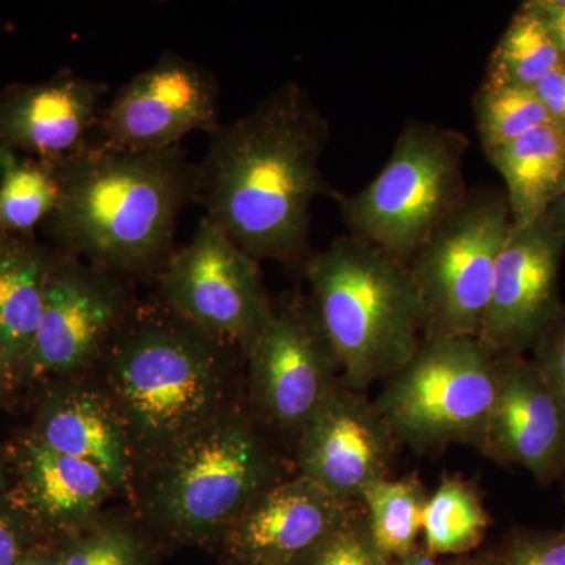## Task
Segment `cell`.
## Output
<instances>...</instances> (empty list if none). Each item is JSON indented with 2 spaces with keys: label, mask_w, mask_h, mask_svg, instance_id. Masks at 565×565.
<instances>
[{
  "label": "cell",
  "mask_w": 565,
  "mask_h": 565,
  "mask_svg": "<svg viewBox=\"0 0 565 565\" xmlns=\"http://www.w3.org/2000/svg\"><path fill=\"white\" fill-rule=\"evenodd\" d=\"M330 125L302 85L286 81L211 134L195 166V203L256 262L310 258L311 207L334 199L321 159Z\"/></svg>",
  "instance_id": "1"
},
{
  "label": "cell",
  "mask_w": 565,
  "mask_h": 565,
  "mask_svg": "<svg viewBox=\"0 0 565 565\" xmlns=\"http://www.w3.org/2000/svg\"><path fill=\"white\" fill-rule=\"evenodd\" d=\"M58 202L44 228L54 248L115 275L161 273L181 211L195 202L182 147L121 151L88 145L55 163Z\"/></svg>",
  "instance_id": "2"
},
{
  "label": "cell",
  "mask_w": 565,
  "mask_h": 565,
  "mask_svg": "<svg viewBox=\"0 0 565 565\" xmlns=\"http://www.w3.org/2000/svg\"><path fill=\"white\" fill-rule=\"evenodd\" d=\"M234 349L169 308L125 319L103 353L104 393L131 452L159 460L228 411Z\"/></svg>",
  "instance_id": "3"
},
{
  "label": "cell",
  "mask_w": 565,
  "mask_h": 565,
  "mask_svg": "<svg viewBox=\"0 0 565 565\" xmlns=\"http://www.w3.org/2000/svg\"><path fill=\"white\" fill-rule=\"evenodd\" d=\"M305 274L344 385L364 393L411 360L423 340V307L405 264L348 234L310 255Z\"/></svg>",
  "instance_id": "4"
},
{
  "label": "cell",
  "mask_w": 565,
  "mask_h": 565,
  "mask_svg": "<svg viewBox=\"0 0 565 565\" xmlns=\"http://www.w3.org/2000/svg\"><path fill=\"white\" fill-rule=\"evenodd\" d=\"M278 462L250 416L228 408L156 463L147 511L182 541L223 535L267 487Z\"/></svg>",
  "instance_id": "5"
},
{
  "label": "cell",
  "mask_w": 565,
  "mask_h": 565,
  "mask_svg": "<svg viewBox=\"0 0 565 565\" xmlns=\"http://www.w3.org/2000/svg\"><path fill=\"white\" fill-rule=\"evenodd\" d=\"M468 147L455 129L408 122L381 173L362 191L333 199L352 236L407 266L467 196Z\"/></svg>",
  "instance_id": "6"
},
{
  "label": "cell",
  "mask_w": 565,
  "mask_h": 565,
  "mask_svg": "<svg viewBox=\"0 0 565 565\" xmlns=\"http://www.w3.org/2000/svg\"><path fill=\"white\" fill-rule=\"evenodd\" d=\"M494 390L497 359L478 338H423L373 403L399 445L481 449Z\"/></svg>",
  "instance_id": "7"
},
{
  "label": "cell",
  "mask_w": 565,
  "mask_h": 565,
  "mask_svg": "<svg viewBox=\"0 0 565 565\" xmlns=\"http://www.w3.org/2000/svg\"><path fill=\"white\" fill-rule=\"evenodd\" d=\"M512 232L508 196L468 191L407 264L423 307V338L478 337L498 258Z\"/></svg>",
  "instance_id": "8"
},
{
  "label": "cell",
  "mask_w": 565,
  "mask_h": 565,
  "mask_svg": "<svg viewBox=\"0 0 565 565\" xmlns=\"http://www.w3.org/2000/svg\"><path fill=\"white\" fill-rule=\"evenodd\" d=\"M166 308L244 353L273 315L259 263L206 217L159 273Z\"/></svg>",
  "instance_id": "9"
},
{
  "label": "cell",
  "mask_w": 565,
  "mask_h": 565,
  "mask_svg": "<svg viewBox=\"0 0 565 565\" xmlns=\"http://www.w3.org/2000/svg\"><path fill=\"white\" fill-rule=\"evenodd\" d=\"M245 359L259 411L277 429L296 437L343 384L337 353L308 297L291 296L274 305Z\"/></svg>",
  "instance_id": "10"
},
{
  "label": "cell",
  "mask_w": 565,
  "mask_h": 565,
  "mask_svg": "<svg viewBox=\"0 0 565 565\" xmlns=\"http://www.w3.org/2000/svg\"><path fill=\"white\" fill-rule=\"evenodd\" d=\"M221 85L212 71L174 52L131 77L106 104L90 145L121 151L181 147L193 132L214 134Z\"/></svg>",
  "instance_id": "11"
},
{
  "label": "cell",
  "mask_w": 565,
  "mask_h": 565,
  "mask_svg": "<svg viewBox=\"0 0 565 565\" xmlns=\"http://www.w3.org/2000/svg\"><path fill=\"white\" fill-rule=\"evenodd\" d=\"M128 316L117 275L55 248L25 370L63 375L88 366L103 355Z\"/></svg>",
  "instance_id": "12"
},
{
  "label": "cell",
  "mask_w": 565,
  "mask_h": 565,
  "mask_svg": "<svg viewBox=\"0 0 565 565\" xmlns=\"http://www.w3.org/2000/svg\"><path fill=\"white\" fill-rule=\"evenodd\" d=\"M565 236L544 217L512 228L500 258L478 341L494 359L525 355L563 313L559 270Z\"/></svg>",
  "instance_id": "13"
},
{
  "label": "cell",
  "mask_w": 565,
  "mask_h": 565,
  "mask_svg": "<svg viewBox=\"0 0 565 565\" xmlns=\"http://www.w3.org/2000/svg\"><path fill=\"white\" fill-rule=\"evenodd\" d=\"M397 445L373 401L343 382L297 437V467L334 497L360 503L390 478Z\"/></svg>",
  "instance_id": "14"
},
{
  "label": "cell",
  "mask_w": 565,
  "mask_h": 565,
  "mask_svg": "<svg viewBox=\"0 0 565 565\" xmlns=\"http://www.w3.org/2000/svg\"><path fill=\"white\" fill-rule=\"evenodd\" d=\"M360 503L341 500L302 475L259 493L223 533L232 563L299 565Z\"/></svg>",
  "instance_id": "15"
},
{
  "label": "cell",
  "mask_w": 565,
  "mask_h": 565,
  "mask_svg": "<svg viewBox=\"0 0 565 565\" xmlns=\"http://www.w3.org/2000/svg\"><path fill=\"white\" fill-rule=\"evenodd\" d=\"M542 486L565 475V405L525 355L497 359V390L481 449Z\"/></svg>",
  "instance_id": "16"
},
{
  "label": "cell",
  "mask_w": 565,
  "mask_h": 565,
  "mask_svg": "<svg viewBox=\"0 0 565 565\" xmlns=\"http://www.w3.org/2000/svg\"><path fill=\"white\" fill-rule=\"evenodd\" d=\"M107 84L61 71L0 93V152L55 163L90 145Z\"/></svg>",
  "instance_id": "17"
},
{
  "label": "cell",
  "mask_w": 565,
  "mask_h": 565,
  "mask_svg": "<svg viewBox=\"0 0 565 565\" xmlns=\"http://www.w3.org/2000/svg\"><path fill=\"white\" fill-rule=\"evenodd\" d=\"M35 438L58 455L95 465L115 490L129 484L131 448L106 393L76 386L54 394L41 412Z\"/></svg>",
  "instance_id": "18"
},
{
  "label": "cell",
  "mask_w": 565,
  "mask_h": 565,
  "mask_svg": "<svg viewBox=\"0 0 565 565\" xmlns=\"http://www.w3.org/2000/svg\"><path fill=\"white\" fill-rule=\"evenodd\" d=\"M21 476L33 511L61 530H87L115 490L95 465L58 455L35 437L22 449Z\"/></svg>",
  "instance_id": "19"
},
{
  "label": "cell",
  "mask_w": 565,
  "mask_h": 565,
  "mask_svg": "<svg viewBox=\"0 0 565 565\" xmlns=\"http://www.w3.org/2000/svg\"><path fill=\"white\" fill-rule=\"evenodd\" d=\"M54 253L32 234L0 232V352L7 371L29 362Z\"/></svg>",
  "instance_id": "20"
},
{
  "label": "cell",
  "mask_w": 565,
  "mask_h": 565,
  "mask_svg": "<svg viewBox=\"0 0 565 565\" xmlns=\"http://www.w3.org/2000/svg\"><path fill=\"white\" fill-rule=\"evenodd\" d=\"M505 184L512 228L537 222L565 192V128L550 122L487 154Z\"/></svg>",
  "instance_id": "21"
},
{
  "label": "cell",
  "mask_w": 565,
  "mask_h": 565,
  "mask_svg": "<svg viewBox=\"0 0 565 565\" xmlns=\"http://www.w3.org/2000/svg\"><path fill=\"white\" fill-rule=\"evenodd\" d=\"M489 526L478 490L459 476H446L424 505L423 546L435 557L467 556L482 544Z\"/></svg>",
  "instance_id": "22"
},
{
  "label": "cell",
  "mask_w": 565,
  "mask_h": 565,
  "mask_svg": "<svg viewBox=\"0 0 565 565\" xmlns=\"http://www.w3.org/2000/svg\"><path fill=\"white\" fill-rule=\"evenodd\" d=\"M427 494L414 476L375 482L360 498L371 541L393 564L418 546Z\"/></svg>",
  "instance_id": "23"
},
{
  "label": "cell",
  "mask_w": 565,
  "mask_h": 565,
  "mask_svg": "<svg viewBox=\"0 0 565 565\" xmlns=\"http://www.w3.org/2000/svg\"><path fill=\"white\" fill-rule=\"evenodd\" d=\"M563 62L544 22L522 3L490 55L486 82L534 88Z\"/></svg>",
  "instance_id": "24"
},
{
  "label": "cell",
  "mask_w": 565,
  "mask_h": 565,
  "mask_svg": "<svg viewBox=\"0 0 565 565\" xmlns=\"http://www.w3.org/2000/svg\"><path fill=\"white\" fill-rule=\"evenodd\" d=\"M57 202L58 182L50 163L0 152V232L29 236Z\"/></svg>",
  "instance_id": "25"
},
{
  "label": "cell",
  "mask_w": 565,
  "mask_h": 565,
  "mask_svg": "<svg viewBox=\"0 0 565 565\" xmlns=\"http://www.w3.org/2000/svg\"><path fill=\"white\" fill-rule=\"evenodd\" d=\"M475 114L486 154L553 122L534 88L486 81L476 93Z\"/></svg>",
  "instance_id": "26"
},
{
  "label": "cell",
  "mask_w": 565,
  "mask_h": 565,
  "mask_svg": "<svg viewBox=\"0 0 565 565\" xmlns=\"http://www.w3.org/2000/svg\"><path fill=\"white\" fill-rule=\"evenodd\" d=\"M55 565H148L147 550L128 527L103 525L74 539Z\"/></svg>",
  "instance_id": "27"
},
{
  "label": "cell",
  "mask_w": 565,
  "mask_h": 565,
  "mask_svg": "<svg viewBox=\"0 0 565 565\" xmlns=\"http://www.w3.org/2000/svg\"><path fill=\"white\" fill-rule=\"evenodd\" d=\"M299 565H392L375 548L362 504Z\"/></svg>",
  "instance_id": "28"
},
{
  "label": "cell",
  "mask_w": 565,
  "mask_h": 565,
  "mask_svg": "<svg viewBox=\"0 0 565 565\" xmlns=\"http://www.w3.org/2000/svg\"><path fill=\"white\" fill-rule=\"evenodd\" d=\"M498 557L501 565H565V530L519 531Z\"/></svg>",
  "instance_id": "29"
},
{
  "label": "cell",
  "mask_w": 565,
  "mask_h": 565,
  "mask_svg": "<svg viewBox=\"0 0 565 565\" xmlns=\"http://www.w3.org/2000/svg\"><path fill=\"white\" fill-rule=\"evenodd\" d=\"M533 362L565 405V308L535 341Z\"/></svg>",
  "instance_id": "30"
},
{
  "label": "cell",
  "mask_w": 565,
  "mask_h": 565,
  "mask_svg": "<svg viewBox=\"0 0 565 565\" xmlns=\"http://www.w3.org/2000/svg\"><path fill=\"white\" fill-rule=\"evenodd\" d=\"M553 122L565 128V61L534 87Z\"/></svg>",
  "instance_id": "31"
},
{
  "label": "cell",
  "mask_w": 565,
  "mask_h": 565,
  "mask_svg": "<svg viewBox=\"0 0 565 565\" xmlns=\"http://www.w3.org/2000/svg\"><path fill=\"white\" fill-rule=\"evenodd\" d=\"M525 6L544 22L565 61V0H530Z\"/></svg>",
  "instance_id": "32"
},
{
  "label": "cell",
  "mask_w": 565,
  "mask_h": 565,
  "mask_svg": "<svg viewBox=\"0 0 565 565\" xmlns=\"http://www.w3.org/2000/svg\"><path fill=\"white\" fill-rule=\"evenodd\" d=\"M24 555L20 527L9 512L0 509V565H20Z\"/></svg>",
  "instance_id": "33"
},
{
  "label": "cell",
  "mask_w": 565,
  "mask_h": 565,
  "mask_svg": "<svg viewBox=\"0 0 565 565\" xmlns=\"http://www.w3.org/2000/svg\"><path fill=\"white\" fill-rule=\"evenodd\" d=\"M542 217L550 223L555 232L565 236V192L556 200Z\"/></svg>",
  "instance_id": "34"
},
{
  "label": "cell",
  "mask_w": 565,
  "mask_h": 565,
  "mask_svg": "<svg viewBox=\"0 0 565 565\" xmlns=\"http://www.w3.org/2000/svg\"><path fill=\"white\" fill-rule=\"evenodd\" d=\"M392 565H445L437 561V557L430 555L424 546H416L414 552L408 553L401 559L394 561Z\"/></svg>",
  "instance_id": "35"
},
{
  "label": "cell",
  "mask_w": 565,
  "mask_h": 565,
  "mask_svg": "<svg viewBox=\"0 0 565 565\" xmlns=\"http://www.w3.org/2000/svg\"><path fill=\"white\" fill-rule=\"evenodd\" d=\"M445 565H501L500 557L494 553H482L476 556H460L459 559Z\"/></svg>",
  "instance_id": "36"
},
{
  "label": "cell",
  "mask_w": 565,
  "mask_h": 565,
  "mask_svg": "<svg viewBox=\"0 0 565 565\" xmlns=\"http://www.w3.org/2000/svg\"><path fill=\"white\" fill-rule=\"evenodd\" d=\"M20 565H55V559L40 555V553H25Z\"/></svg>",
  "instance_id": "37"
},
{
  "label": "cell",
  "mask_w": 565,
  "mask_h": 565,
  "mask_svg": "<svg viewBox=\"0 0 565 565\" xmlns=\"http://www.w3.org/2000/svg\"><path fill=\"white\" fill-rule=\"evenodd\" d=\"M7 373L6 360H3L2 352H0V384H2L3 375Z\"/></svg>",
  "instance_id": "38"
},
{
  "label": "cell",
  "mask_w": 565,
  "mask_h": 565,
  "mask_svg": "<svg viewBox=\"0 0 565 565\" xmlns=\"http://www.w3.org/2000/svg\"><path fill=\"white\" fill-rule=\"evenodd\" d=\"M3 487V470H2V463H0V489Z\"/></svg>",
  "instance_id": "39"
},
{
  "label": "cell",
  "mask_w": 565,
  "mask_h": 565,
  "mask_svg": "<svg viewBox=\"0 0 565 565\" xmlns=\"http://www.w3.org/2000/svg\"><path fill=\"white\" fill-rule=\"evenodd\" d=\"M564 492H565V475H564Z\"/></svg>",
  "instance_id": "40"
},
{
  "label": "cell",
  "mask_w": 565,
  "mask_h": 565,
  "mask_svg": "<svg viewBox=\"0 0 565 565\" xmlns=\"http://www.w3.org/2000/svg\"><path fill=\"white\" fill-rule=\"evenodd\" d=\"M232 565H241V564H237V563H232Z\"/></svg>",
  "instance_id": "41"
},
{
  "label": "cell",
  "mask_w": 565,
  "mask_h": 565,
  "mask_svg": "<svg viewBox=\"0 0 565 565\" xmlns=\"http://www.w3.org/2000/svg\"><path fill=\"white\" fill-rule=\"evenodd\" d=\"M564 530H565V526H564Z\"/></svg>",
  "instance_id": "42"
}]
</instances>
